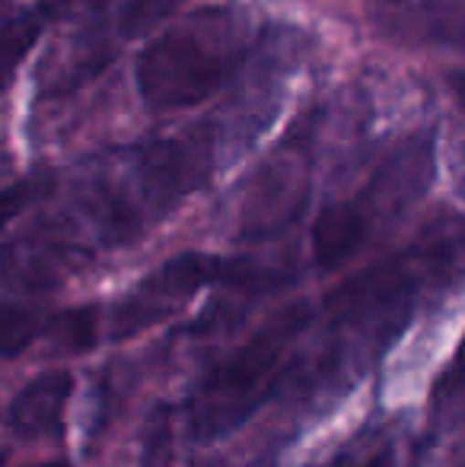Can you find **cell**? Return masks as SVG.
<instances>
[{
    "label": "cell",
    "mask_w": 465,
    "mask_h": 467,
    "mask_svg": "<svg viewBox=\"0 0 465 467\" xmlns=\"http://www.w3.org/2000/svg\"><path fill=\"white\" fill-rule=\"evenodd\" d=\"M207 172L205 143H147L128 153L122 169L96 175L61 216L10 242L0 254V271L29 289H51L93 252L134 242L182 197L205 185Z\"/></svg>",
    "instance_id": "obj_1"
},
{
    "label": "cell",
    "mask_w": 465,
    "mask_h": 467,
    "mask_svg": "<svg viewBox=\"0 0 465 467\" xmlns=\"http://www.w3.org/2000/svg\"><path fill=\"white\" fill-rule=\"evenodd\" d=\"M465 277V216L447 213L417 233L396 254L364 267L329 289L319 308L325 347L322 363L303 379L312 388L322 379L360 372L373 363L417 315L421 302L456 286Z\"/></svg>",
    "instance_id": "obj_2"
},
{
    "label": "cell",
    "mask_w": 465,
    "mask_h": 467,
    "mask_svg": "<svg viewBox=\"0 0 465 467\" xmlns=\"http://www.w3.org/2000/svg\"><path fill=\"white\" fill-rule=\"evenodd\" d=\"M316 321V306L297 299L271 312L239 347L220 357L185 400L188 436L195 442H220L246 426L293 372L291 353Z\"/></svg>",
    "instance_id": "obj_3"
},
{
    "label": "cell",
    "mask_w": 465,
    "mask_h": 467,
    "mask_svg": "<svg viewBox=\"0 0 465 467\" xmlns=\"http://www.w3.org/2000/svg\"><path fill=\"white\" fill-rule=\"evenodd\" d=\"M248 55L242 13L207 6L175 23L137 57L134 83L153 111H179L205 102L236 74Z\"/></svg>",
    "instance_id": "obj_4"
},
{
    "label": "cell",
    "mask_w": 465,
    "mask_h": 467,
    "mask_svg": "<svg viewBox=\"0 0 465 467\" xmlns=\"http://www.w3.org/2000/svg\"><path fill=\"white\" fill-rule=\"evenodd\" d=\"M437 179L434 137H411L376 166L351 201L332 203L312 223V258L319 267L351 261L373 235L389 223L402 220Z\"/></svg>",
    "instance_id": "obj_5"
},
{
    "label": "cell",
    "mask_w": 465,
    "mask_h": 467,
    "mask_svg": "<svg viewBox=\"0 0 465 467\" xmlns=\"http://www.w3.org/2000/svg\"><path fill=\"white\" fill-rule=\"evenodd\" d=\"M268 280V274L255 271L248 261H230L217 258V254H201L185 252L175 254L173 261L160 265L153 274H147L122 302L112 308L109 318V337L112 340H131L137 334L156 327L163 318L175 315L182 306L192 302V296L214 283H236V286H248V283Z\"/></svg>",
    "instance_id": "obj_6"
},
{
    "label": "cell",
    "mask_w": 465,
    "mask_h": 467,
    "mask_svg": "<svg viewBox=\"0 0 465 467\" xmlns=\"http://www.w3.org/2000/svg\"><path fill=\"white\" fill-rule=\"evenodd\" d=\"M306 191L310 188L300 162H271L268 169H261L242 203V235L261 239V235L280 233L303 210Z\"/></svg>",
    "instance_id": "obj_7"
},
{
    "label": "cell",
    "mask_w": 465,
    "mask_h": 467,
    "mask_svg": "<svg viewBox=\"0 0 465 467\" xmlns=\"http://www.w3.org/2000/svg\"><path fill=\"white\" fill-rule=\"evenodd\" d=\"M370 6L396 36L465 48V0H370Z\"/></svg>",
    "instance_id": "obj_8"
},
{
    "label": "cell",
    "mask_w": 465,
    "mask_h": 467,
    "mask_svg": "<svg viewBox=\"0 0 465 467\" xmlns=\"http://www.w3.org/2000/svg\"><path fill=\"white\" fill-rule=\"evenodd\" d=\"M74 394V375L68 369H48L19 388L6 407V423L19 436H55L64 426V410Z\"/></svg>",
    "instance_id": "obj_9"
},
{
    "label": "cell",
    "mask_w": 465,
    "mask_h": 467,
    "mask_svg": "<svg viewBox=\"0 0 465 467\" xmlns=\"http://www.w3.org/2000/svg\"><path fill=\"white\" fill-rule=\"evenodd\" d=\"M38 32H42L38 13H16L6 23H0V93L10 87L16 67L38 42Z\"/></svg>",
    "instance_id": "obj_10"
},
{
    "label": "cell",
    "mask_w": 465,
    "mask_h": 467,
    "mask_svg": "<svg viewBox=\"0 0 465 467\" xmlns=\"http://www.w3.org/2000/svg\"><path fill=\"white\" fill-rule=\"evenodd\" d=\"M48 321L23 302L0 299V357H19L38 340Z\"/></svg>",
    "instance_id": "obj_11"
},
{
    "label": "cell",
    "mask_w": 465,
    "mask_h": 467,
    "mask_svg": "<svg viewBox=\"0 0 465 467\" xmlns=\"http://www.w3.org/2000/svg\"><path fill=\"white\" fill-rule=\"evenodd\" d=\"M322 467H398L396 442L389 432L364 430L348 439Z\"/></svg>",
    "instance_id": "obj_12"
},
{
    "label": "cell",
    "mask_w": 465,
    "mask_h": 467,
    "mask_svg": "<svg viewBox=\"0 0 465 467\" xmlns=\"http://www.w3.org/2000/svg\"><path fill=\"white\" fill-rule=\"evenodd\" d=\"M185 4L188 0H124L118 6V32L124 38H141L160 23H166L169 16H175Z\"/></svg>",
    "instance_id": "obj_13"
},
{
    "label": "cell",
    "mask_w": 465,
    "mask_h": 467,
    "mask_svg": "<svg viewBox=\"0 0 465 467\" xmlns=\"http://www.w3.org/2000/svg\"><path fill=\"white\" fill-rule=\"evenodd\" d=\"M48 331L68 353H83L100 340V315L96 308H70L48 321Z\"/></svg>",
    "instance_id": "obj_14"
},
{
    "label": "cell",
    "mask_w": 465,
    "mask_h": 467,
    "mask_svg": "<svg viewBox=\"0 0 465 467\" xmlns=\"http://www.w3.org/2000/svg\"><path fill=\"white\" fill-rule=\"evenodd\" d=\"M51 188H55L51 175H29V179L0 188V233H4L16 216H23L36 201L48 197Z\"/></svg>",
    "instance_id": "obj_15"
},
{
    "label": "cell",
    "mask_w": 465,
    "mask_h": 467,
    "mask_svg": "<svg viewBox=\"0 0 465 467\" xmlns=\"http://www.w3.org/2000/svg\"><path fill=\"white\" fill-rule=\"evenodd\" d=\"M169 413L156 410L147 426V439H143V464L147 467H169Z\"/></svg>",
    "instance_id": "obj_16"
},
{
    "label": "cell",
    "mask_w": 465,
    "mask_h": 467,
    "mask_svg": "<svg viewBox=\"0 0 465 467\" xmlns=\"http://www.w3.org/2000/svg\"><path fill=\"white\" fill-rule=\"evenodd\" d=\"M465 391V340L462 347L456 350V357L449 359V366L443 369V375L437 379L434 385V404H449Z\"/></svg>",
    "instance_id": "obj_17"
},
{
    "label": "cell",
    "mask_w": 465,
    "mask_h": 467,
    "mask_svg": "<svg viewBox=\"0 0 465 467\" xmlns=\"http://www.w3.org/2000/svg\"><path fill=\"white\" fill-rule=\"evenodd\" d=\"M447 83H449V89H453L456 105H460V111L465 115V70H453V74L447 77Z\"/></svg>",
    "instance_id": "obj_18"
},
{
    "label": "cell",
    "mask_w": 465,
    "mask_h": 467,
    "mask_svg": "<svg viewBox=\"0 0 465 467\" xmlns=\"http://www.w3.org/2000/svg\"><path fill=\"white\" fill-rule=\"evenodd\" d=\"M38 467H70L68 462H45V464H38Z\"/></svg>",
    "instance_id": "obj_19"
}]
</instances>
